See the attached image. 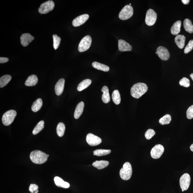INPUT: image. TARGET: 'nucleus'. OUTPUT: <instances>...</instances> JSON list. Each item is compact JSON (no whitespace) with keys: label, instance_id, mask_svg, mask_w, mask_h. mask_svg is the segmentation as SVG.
Returning <instances> with one entry per match:
<instances>
[{"label":"nucleus","instance_id":"f257e3e1","mask_svg":"<svg viewBox=\"0 0 193 193\" xmlns=\"http://www.w3.org/2000/svg\"><path fill=\"white\" fill-rule=\"evenodd\" d=\"M148 87L145 83H138L134 84L130 89V93L133 97L140 98L147 91Z\"/></svg>","mask_w":193,"mask_h":193},{"label":"nucleus","instance_id":"f03ea898","mask_svg":"<svg viewBox=\"0 0 193 193\" xmlns=\"http://www.w3.org/2000/svg\"><path fill=\"white\" fill-rule=\"evenodd\" d=\"M47 155L39 150L32 151L30 155V158L34 163L42 164L45 163L48 160Z\"/></svg>","mask_w":193,"mask_h":193},{"label":"nucleus","instance_id":"7ed1b4c3","mask_svg":"<svg viewBox=\"0 0 193 193\" xmlns=\"http://www.w3.org/2000/svg\"><path fill=\"white\" fill-rule=\"evenodd\" d=\"M132 173V169L131 164L128 162H125L120 171V178L124 180H129L131 178Z\"/></svg>","mask_w":193,"mask_h":193},{"label":"nucleus","instance_id":"20e7f679","mask_svg":"<svg viewBox=\"0 0 193 193\" xmlns=\"http://www.w3.org/2000/svg\"><path fill=\"white\" fill-rule=\"evenodd\" d=\"M17 114V112L14 110H10L5 113L2 118V121L4 125L8 126L12 123Z\"/></svg>","mask_w":193,"mask_h":193},{"label":"nucleus","instance_id":"39448f33","mask_svg":"<svg viewBox=\"0 0 193 193\" xmlns=\"http://www.w3.org/2000/svg\"><path fill=\"white\" fill-rule=\"evenodd\" d=\"M134 14V9L131 6L127 5L124 6L119 14L120 19L126 20L130 19Z\"/></svg>","mask_w":193,"mask_h":193},{"label":"nucleus","instance_id":"423d86ee","mask_svg":"<svg viewBox=\"0 0 193 193\" xmlns=\"http://www.w3.org/2000/svg\"><path fill=\"white\" fill-rule=\"evenodd\" d=\"M92 42V38L90 36H87L84 37L80 41L78 45V51L80 52L87 51L91 46Z\"/></svg>","mask_w":193,"mask_h":193},{"label":"nucleus","instance_id":"0eeeda50","mask_svg":"<svg viewBox=\"0 0 193 193\" xmlns=\"http://www.w3.org/2000/svg\"><path fill=\"white\" fill-rule=\"evenodd\" d=\"M55 3L52 1H48L41 4L39 9L40 13L46 14L51 11L55 7Z\"/></svg>","mask_w":193,"mask_h":193},{"label":"nucleus","instance_id":"6e6552de","mask_svg":"<svg viewBox=\"0 0 193 193\" xmlns=\"http://www.w3.org/2000/svg\"><path fill=\"white\" fill-rule=\"evenodd\" d=\"M157 18V15L154 10L150 9L147 12L145 18V22L148 26L154 25Z\"/></svg>","mask_w":193,"mask_h":193},{"label":"nucleus","instance_id":"1a4fd4ad","mask_svg":"<svg viewBox=\"0 0 193 193\" xmlns=\"http://www.w3.org/2000/svg\"><path fill=\"white\" fill-rule=\"evenodd\" d=\"M191 182V177L188 174L186 173L181 176L180 179V184L182 192L188 189Z\"/></svg>","mask_w":193,"mask_h":193},{"label":"nucleus","instance_id":"9d476101","mask_svg":"<svg viewBox=\"0 0 193 193\" xmlns=\"http://www.w3.org/2000/svg\"><path fill=\"white\" fill-rule=\"evenodd\" d=\"M164 151V146L160 144H157L152 149L151 155L152 158L156 159L160 158Z\"/></svg>","mask_w":193,"mask_h":193},{"label":"nucleus","instance_id":"9b49d317","mask_svg":"<svg viewBox=\"0 0 193 193\" xmlns=\"http://www.w3.org/2000/svg\"><path fill=\"white\" fill-rule=\"evenodd\" d=\"M86 140L88 144L92 146H97L102 142L101 138L91 133L87 134Z\"/></svg>","mask_w":193,"mask_h":193},{"label":"nucleus","instance_id":"f8f14e48","mask_svg":"<svg viewBox=\"0 0 193 193\" xmlns=\"http://www.w3.org/2000/svg\"><path fill=\"white\" fill-rule=\"evenodd\" d=\"M156 53L159 57L163 61H167L170 57V54L168 49L162 46H160L157 48Z\"/></svg>","mask_w":193,"mask_h":193},{"label":"nucleus","instance_id":"ddd939ff","mask_svg":"<svg viewBox=\"0 0 193 193\" xmlns=\"http://www.w3.org/2000/svg\"><path fill=\"white\" fill-rule=\"evenodd\" d=\"M89 18V15L88 14H84L79 16L72 21V25L74 27H79L85 23Z\"/></svg>","mask_w":193,"mask_h":193},{"label":"nucleus","instance_id":"4468645a","mask_svg":"<svg viewBox=\"0 0 193 193\" xmlns=\"http://www.w3.org/2000/svg\"><path fill=\"white\" fill-rule=\"evenodd\" d=\"M21 42L24 47H26L29 45L34 39V37L29 33H24L21 37Z\"/></svg>","mask_w":193,"mask_h":193},{"label":"nucleus","instance_id":"2eb2a0df","mask_svg":"<svg viewBox=\"0 0 193 193\" xmlns=\"http://www.w3.org/2000/svg\"><path fill=\"white\" fill-rule=\"evenodd\" d=\"M118 49L120 52L131 51L132 46L124 40L120 39L118 42Z\"/></svg>","mask_w":193,"mask_h":193},{"label":"nucleus","instance_id":"dca6fc26","mask_svg":"<svg viewBox=\"0 0 193 193\" xmlns=\"http://www.w3.org/2000/svg\"><path fill=\"white\" fill-rule=\"evenodd\" d=\"M65 84V80L61 78L57 82L55 86V93L57 96L61 95L63 93Z\"/></svg>","mask_w":193,"mask_h":193},{"label":"nucleus","instance_id":"f3484780","mask_svg":"<svg viewBox=\"0 0 193 193\" xmlns=\"http://www.w3.org/2000/svg\"><path fill=\"white\" fill-rule=\"evenodd\" d=\"M54 181L56 185L60 188H69L70 184L59 177H55L54 178Z\"/></svg>","mask_w":193,"mask_h":193},{"label":"nucleus","instance_id":"a211bd4d","mask_svg":"<svg viewBox=\"0 0 193 193\" xmlns=\"http://www.w3.org/2000/svg\"><path fill=\"white\" fill-rule=\"evenodd\" d=\"M84 104L83 102H80L76 106L75 112H74V117L76 119H78L83 113Z\"/></svg>","mask_w":193,"mask_h":193},{"label":"nucleus","instance_id":"6ab92c4d","mask_svg":"<svg viewBox=\"0 0 193 193\" xmlns=\"http://www.w3.org/2000/svg\"><path fill=\"white\" fill-rule=\"evenodd\" d=\"M186 37L184 35H177L175 38L174 41L178 47L180 49H182L185 45Z\"/></svg>","mask_w":193,"mask_h":193},{"label":"nucleus","instance_id":"aec40b11","mask_svg":"<svg viewBox=\"0 0 193 193\" xmlns=\"http://www.w3.org/2000/svg\"><path fill=\"white\" fill-rule=\"evenodd\" d=\"M102 92L103 94L102 96V101L105 103H109L110 101V96L109 94V90L106 86H104L102 88Z\"/></svg>","mask_w":193,"mask_h":193},{"label":"nucleus","instance_id":"412c9836","mask_svg":"<svg viewBox=\"0 0 193 193\" xmlns=\"http://www.w3.org/2000/svg\"><path fill=\"white\" fill-rule=\"evenodd\" d=\"M109 164V162L107 161H96L92 164V165L98 169L101 170L107 167Z\"/></svg>","mask_w":193,"mask_h":193},{"label":"nucleus","instance_id":"4be33fe9","mask_svg":"<svg viewBox=\"0 0 193 193\" xmlns=\"http://www.w3.org/2000/svg\"><path fill=\"white\" fill-rule=\"evenodd\" d=\"M181 25V22L177 21L173 25L171 29V33L174 35H178L180 32V29Z\"/></svg>","mask_w":193,"mask_h":193},{"label":"nucleus","instance_id":"5701e85b","mask_svg":"<svg viewBox=\"0 0 193 193\" xmlns=\"http://www.w3.org/2000/svg\"><path fill=\"white\" fill-rule=\"evenodd\" d=\"M38 82V78L35 75H32L29 76L26 80L25 85L27 86H33L37 84Z\"/></svg>","mask_w":193,"mask_h":193},{"label":"nucleus","instance_id":"b1692460","mask_svg":"<svg viewBox=\"0 0 193 193\" xmlns=\"http://www.w3.org/2000/svg\"><path fill=\"white\" fill-rule=\"evenodd\" d=\"M92 66L96 69L100 70V71L104 72H108L109 71L110 68L108 66L103 64L100 63L99 62H94L92 63Z\"/></svg>","mask_w":193,"mask_h":193},{"label":"nucleus","instance_id":"393cba45","mask_svg":"<svg viewBox=\"0 0 193 193\" xmlns=\"http://www.w3.org/2000/svg\"><path fill=\"white\" fill-rule=\"evenodd\" d=\"M92 80L90 79L84 80L78 84L77 87L78 91H81L82 90L87 88L91 84Z\"/></svg>","mask_w":193,"mask_h":193},{"label":"nucleus","instance_id":"a878e982","mask_svg":"<svg viewBox=\"0 0 193 193\" xmlns=\"http://www.w3.org/2000/svg\"><path fill=\"white\" fill-rule=\"evenodd\" d=\"M43 105V101L41 98H39L34 102L32 106V110L34 112H37L41 109Z\"/></svg>","mask_w":193,"mask_h":193},{"label":"nucleus","instance_id":"bb28decb","mask_svg":"<svg viewBox=\"0 0 193 193\" xmlns=\"http://www.w3.org/2000/svg\"><path fill=\"white\" fill-rule=\"evenodd\" d=\"M184 26L186 31L190 33H193V25L190 19H186L184 20Z\"/></svg>","mask_w":193,"mask_h":193},{"label":"nucleus","instance_id":"cd10ccee","mask_svg":"<svg viewBox=\"0 0 193 193\" xmlns=\"http://www.w3.org/2000/svg\"><path fill=\"white\" fill-rule=\"evenodd\" d=\"M12 79L11 76L9 75H5L0 78V87L3 88L6 86L11 81Z\"/></svg>","mask_w":193,"mask_h":193},{"label":"nucleus","instance_id":"c85d7f7f","mask_svg":"<svg viewBox=\"0 0 193 193\" xmlns=\"http://www.w3.org/2000/svg\"><path fill=\"white\" fill-rule=\"evenodd\" d=\"M112 97L113 101L116 105H118L120 104L121 101V98H120V92L118 90H115L113 92Z\"/></svg>","mask_w":193,"mask_h":193},{"label":"nucleus","instance_id":"c756f323","mask_svg":"<svg viewBox=\"0 0 193 193\" xmlns=\"http://www.w3.org/2000/svg\"><path fill=\"white\" fill-rule=\"evenodd\" d=\"M65 128V124L63 123L60 122L58 124L56 130H57V135L60 137H62L64 135Z\"/></svg>","mask_w":193,"mask_h":193},{"label":"nucleus","instance_id":"7c9ffc66","mask_svg":"<svg viewBox=\"0 0 193 193\" xmlns=\"http://www.w3.org/2000/svg\"><path fill=\"white\" fill-rule=\"evenodd\" d=\"M44 125H45V122H44L43 120H41V121L38 123L37 125L36 126L33 130L32 133H33V134L36 135V134H39L42 130H43L44 127Z\"/></svg>","mask_w":193,"mask_h":193},{"label":"nucleus","instance_id":"2f4dec72","mask_svg":"<svg viewBox=\"0 0 193 193\" xmlns=\"http://www.w3.org/2000/svg\"><path fill=\"white\" fill-rule=\"evenodd\" d=\"M111 152V151L110 150L98 149L94 150L93 153L94 155L101 156L107 155Z\"/></svg>","mask_w":193,"mask_h":193},{"label":"nucleus","instance_id":"473e14b6","mask_svg":"<svg viewBox=\"0 0 193 193\" xmlns=\"http://www.w3.org/2000/svg\"><path fill=\"white\" fill-rule=\"evenodd\" d=\"M171 120V117L169 114H166L161 118L159 122L161 125L169 124Z\"/></svg>","mask_w":193,"mask_h":193},{"label":"nucleus","instance_id":"72a5a7b5","mask_svg":"<svg viewBox=\"0 0 193 193\" xmlns=\"http://www.w3.org/2000/svg\"><path fill=\"white\" fill-rule=\"evenodd\" d=\"M53 47L55 50L58 49L59 47L60 43H61V39L59 37L56 35L53 36Z\"/></svg>","mask_w":193,"mask_h":193},{"label":"nucleus","instance_id":"f704fd0d","mask_svg":"<svg viewBox=\"0 0 193 193\" xmlns=\"http://www.w3.org/2000/svg\"><path fill=\"white\" fill-rule=\"evenodd\" d=\"M155 132L154 130L149 129L145 133V137L147 140H149L155 134Z\"/></svg>","mask_w":193,"mask_h":193},{"label":"nucleus","instance_id":"c9c22d12","mask_svg":"<svg viewBox=\"0 0 193 193\" xmlns=\"http://www.w3.org/2000/svg\"><path fill=\"white\" fill-rule=\"evenodd\" d=\"M179 84L181 86L188 88L190 86V81L188 78L184 77L180 80Z\"/></svg>","mask_w":193,"mask_h":193},{"label":"nucleus","instance_id":"e433bc0d","mask_svg":"<svg viewBox=\"0 0 193 193\" xmlns=\"http://www.w3.org/2000/svg\"><path fill=\"white\" fill-rule=\"evenodd\" d=\"M193 49V40H191L184 49V53L187 54L192 51Z\"/></svg>","mask_w":193,"mask_h":193},{"label":"nucleus","instance_id":"4c0bfd02","mask_svg":"<svg viewBox=\"0 0 193 193\" xmlns=\"http://www.w3.org/2000/svg\"><path fill=\"white\" fill-rule=\"evenodd\" d=\"M39 187L35 184L30 185L29 187V191L32 193H38L39 192Z\"/></svg>","mask_w":193,"mask_h":193},{"label":"nucleus","instance_id":"58836bf2","mask_svg":"<svg viewBox=\"0 0 193 193\" xmlns=\"http://www.w3.org/2000/svg\"><path fill=\"white\" fill-rule=\"evenodd\" d=\"M187 117L188 119H191L193 118V105L188 108L186 112Z\"/></svg>","mask_w":193,"mask_h":193},{"label":"nucleus","instance_id":"ea45409f","mask_svg":"<svg viewBox=\"0 0 193 193\" xmlns=\"http://www.w3.org/2000/svg\"><path fill=\"white\" fill-rule=\"evenodd\" d=\"M9 61L8 58L5 57H2L0 58V63H6Z\"/></svg>","mask_w":193,"mask_h":193},{"label":"nucleus","instance_id":"a19ab883","mask_svg":"<svg viewBox=\"0 0 193 193\" xmlns=\"http://www.w3.org/2000/svg\"><path fill=\"white\" fill-rule=\"evenodd\" d=\"M189 0H182V2L183 3L184 5H188L190 2Z\"/></svg>","mask_w":193,"mask_h":193},{"label":"nucleus","instance_id":"79ce46f5","mask_svg":"<svg viewBox=\"0 0 193 193\" xmlns=\"http://www.w3.org/2000/svg\"><path fill=\"white\" fill-rule=\"evenodd\" d=\"M190 149L191 151L193 152V144L191 145L190 147Z\"/></svg>","mask_w":193,"mask_h":193},{"label":"nucleus","instance_id":"37998d69","mask_svg":"<svg viewBox=\"0 0 193 193\" xmlns=\"http://www.w3.org/2000/svg\"><path fill=\"white\" fill-rule=\"evenodd\" d=\"M190 77L191 78V79L193 81V73H192L190 74Z\"/></svg>","mask_w":193,"mask_h":193},{"label":"nucleus","instance_id":"c03bdc74","mask_svg":"<svg viewBox=\"0 0 193 193\" xmlns=\"http://www.w3.org/2000/svg\"><path fill=\"white\" fill-rule=\"evenodd\" d=\"M47 156H48V157H49V155H48V154H47Z\"/></svg>","mask_w":193,"mask_h":193}]
</instances>
